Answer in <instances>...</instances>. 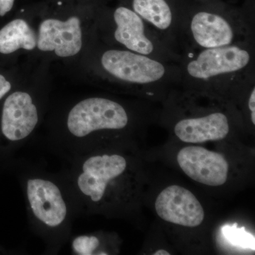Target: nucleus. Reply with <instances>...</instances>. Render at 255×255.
I'll return each instance as SVG.
<instances>
[{
  "mask_svg": "<svg viewBox=\"0 0 255 255\" xmlns=\"http://www.w3.org/2000/svg\"><path fill=\"white\" fill-rule=\"evenodd\" d=\"M251 42H255L252 5L236 6L225 1H191L181 26V55L194 50Z\"/></svg>",
  "mask_w": 255,
  "mask_h": 255,
  "instance_id": "obj_4",
  "label": "nucleus"
},
{
  "mask_svg": "<svg viewBox=\"0 0 255 255\" xmlns=\"http://www.w3.org/2000/svg\"><path fill=\"white\" fill-rule=\"evenodd\" d=\"M223 1V0H191V1H192V2H196V3L208 2V1Z\"/></svg>",
  "mask_w": 255,
  "mask_h": 255,
  "instance_id": "obj_20",
  "label": "nucleus"
},
{
  "mask_svg": "<svg viewBox=\"0 0 255 255\" xmlns=\"http://www.w3.org/2000/svg\"><path fill=\"white\" fill-rule=\"evenodd\" d=\"M176 136L187 143L217 141L228 136L231 130V119L221 110L189 116L178 119L174 124Z\"/></svg>",
  "mask_w": 255,
  "mask_h": 255,
  "instance_id": "obj_14",
  "label": "nucleus"
},
{
  "mask_svg": "<svg viewBox=\"0 0 255 255\" xmlns=\"http://www.w3.org/2000/svg\"><path fill=\"white\" fill-rule=\"evenodd\" d=\"M223 233L225 238L233 246L251 248L255 251L254 236L247 232L244 228H238L236 223L233 226H225L223 228Z\"/></svg>",
  "mask_w": 255,
  "mask_h": 255,
  "instance_id": "obj_15",
  "label": "nucleus"
},
{
  "mask_svg": "<svg viewBox=\"0 0 255 255\" xmlns=\"http://www.w3.org/2000/svg\"><path fill=\"white\" fill-rule=\"evenodd\" d=\"M117 1L133 10L167 44L181 55V26L191 0H117Z\"/></svg>",
  "mask_w": 255,
  "mask_h": 255,
  "instance_id": "obj_9",
  "label": "nucleus"
},
{
  "mask_svg": "<svg viewBox=\"0 0 255 255\" xmlns=\"http://www.w3.org/2000/svg\"><path fill=\"white\" fill-rule=\"evenodd\" d=\"M16 0H0V17H4L14 9Z\"/></svg>",
  "mask_w": 255,
  "mask_h": 255,
  "instance_id": "obj_18",
  "label": "nucleus"
},
{
  "mask_svg": "<svg viewBox=\"0 0 255 255\" xmlns=\"http://www.w3.org/2000/svg\"><path fill=\"white\" fill-rule=\"evenodd\" d=\"M155 206L160 219L185 227H197L205 217L204 209L196 196L179 185L169 186L161 191Z\"/></svg>",
  "mask_w": 255,
  "mask_h": 255,
  "instance_id": "obj_12",
  "label": "nucleus"
},
{
  "mask_svg": "<svg viewBox=\"0 0 255 255\" xmlns=\"http://www.w3.org/2000/svg\"><path fill=\"white\" fill-rule=\"evenodd\" d=\"M100 239L96 236H79L73 240L72 250L79 255H99Z\"/></svg>",
  "mask_w": 255,
  "mask_h": 255,
  "instance_id": "obj_16",
  "label": "nucleus"
},
{
  "mask_svg": "<svg viewBox=\"0 0 255 255\" xmlns=\"http://www.w3.org/2000/svg\"><path fill=\"white\" fill-rule=\"evenodd\" d=\"M95 36L107 46L117 47L164 61L179 63L181 55L157 34L133 10L102 0L95 14Z\"/></svg>",
  "mask_w": 255,
  "mask_h": 255,
  "instance_id": "obj_5",
  "label": "nucleus"
},
{
  "mask_svg": "<svg viewBox=\"0 0 255 255\" xmlns=\"http://www.w3.org/2000/svg\"><path fill=\"white\" fill-rule=\"evenodd\" d=\"M38 4L29 5L0 28V56L14 59L37 48L36 19Z\"/></svg>",
  "mask_w": 255,
  "mask_h": 255,
  "instance_id": "obj_13",
  "label": "nucleus"
},
{
  "mask_svg": "<svg viewBox=\"0 0 255 255\" xmlns=\"http://www.w3.org/2000/svg\"><path fill=\"white\" fill-rule=\"evenodd\" d=\"M100 1L39 2L34 55L46 60L78 62L95 37L96 10Z\"/></svg>",
  "mask_w": 255,
  "mask_h": 255,
  "instance_id": "obj_3",
  "label": "nucleus"
},
{
  "mask_svg": "<svg viewBox=\"0 0 255 255\" xmlns=\"http://www.w3.org/2000/svg\"><path fill=\"white\" fill-rule=\"evenodd\" d=\"M45 68L6 95L2 101L0 132L6 141L18 143L27 139L36 130L41 117L38 92L46 82Z\"/></svg>",
  "mask_w": 255,
  "mask_h": 255,
  "instance_id": "obj_7",
  "label": "nucleus"
},
{
  "mask_svg": "<svg viewBox=\"0 0 255 255\" xmlns=\"http://www.w3.org/2000/svg\"><path fill=\"white\" fill-rule=\"evenodd\" d=\"M28 207L37 222L48 229H58L68 217L66 201L60 187L50 179L29 178L26 183Z\"/></svg>",
  "mask_w": 255,
  "mask_h": 255,
  "instance_id": "obj_10",
  "label": "nucleus"
},
{
  "mask_svg": "<svg viewBox=\"0 0 255 255\" xmlns=\"http://www.w3.org/2000/svg\"><path fill=\"white\" fill-rule=\"evenodd\" d=\"M28 76L29 75L25 72L23 74L18 71L16 73L0 72V102L4 100L6 95L24 82Z\"/></svg>",
  "mask_w": 255,
  "mask_h": 255,
  "instance_id": "obj_17",
  "label": "nucleus"
},
{
  "mask_svg": "<svg viewBox=\"0 0 255 255\" xmlns=\"http://www.w3.org/2000/svg\"><path fill=\"white\" fill-rule=\"evenodd\" d=\"M78 63L84 78L112 91L159 99L180 88L179 63L107 46L95 36Z\"/></svg>",
  "mask_w": 255,
  "mask_h": 255,
  "instance_id": "obj_1",
  "label": "nucleus"
},
{
  "mask_svg": "<svg viewBox=\"0 0 255 255\" xmlns=\"http://www.w3.org/2000/svg\"><path fill=\"white\" fill-rule=\"evenodd\" d=\"M130 122L131 116L123 102L104 96L78 101L69 109L63 121L67 133L78 140L97 132L121 131Z\"/></svg>",
  "mask_w": 255,
  "mask_h": 255,
  "instance_id": "obj_6",
  "label": "nucleus"
},
{
  "mask_svg": "<svg viewBox=\"0 0 255 255\" xmlns=\"http://www.w3.org/2000/svg\"><path fill=\"white\" fill-rule=\"evenodd\" d=\"M154 255H169L168 252L164 251V250H159V251H156L153 254Z\"/></svg>",
  "mask_w": 255,
  "mask_h": 255,
  "instance_id": "obj_19",
  "label": "nucleus"
},
{
  "mask_svg": "<svg viewBox=\"0 0 255 255\" xmlns=\"http://www.w3.org/2000/svg\"><path fill=\"white\" fill-rule=\"evenodd\" d=\"M179 167L193 180L219 187L227 182L229 164L226 157L201 146H187L178 152Z\"/></svg>",
  "mask_w": 255,
  "mask_h": 255,
  "instance_id": "obj_11",
  "label": "nucleus"
},
{
  "mask_svg": "<svg viewBox=\"0 0 255 255\" xmlns=\"http://www.w3.org/2000/svg\"><path fill=\"white\" fill-rule=\"evenodd\" d=\"M48 1H81V0H48Z\"/></svg>",
  "mask_w": 255,
  "mask_h": 255,
  "instance_id": "obj_21",
  "label": "nucleus"
},
{
  "mask_svg": "<svg viewBox=\"0 0 255 255\" xmlns=\"http://www.w3.org/2000/svg\"><path fill=\"white\" fill-rule=\"evenodd\" d=\"M179 65L183 91L231 100L255 78V42L187 52Z\"/></svg>",
  "mask_w": 255,
  "mask_h": 255,
  "instance_id": "obj_2",
  "label": "nucleus"
},
{
  "mask_svg": "<svg viewBox=\"0 0 255 255\" xmlns=\"http://www.w3.org/2000/svg\"><path fill=\"white\" fill-rule=\"evenodd\" d=\"M128 167L124 155L95 154L85 157L78 166L75 185L82 198L95 205L112 202L114 188L123 180Z\"/></svg>",
  "mask_w": 255,
  "mask_h": 255,
  "instance_id": "obj_8",
  "label": "nucleus"
}]
</instances>
